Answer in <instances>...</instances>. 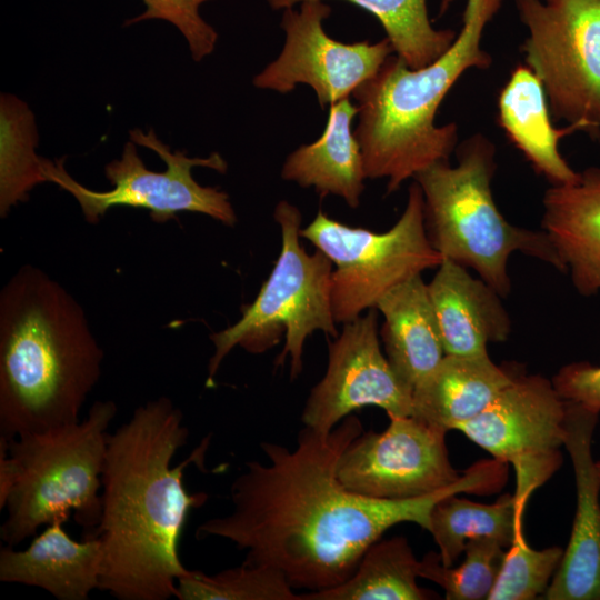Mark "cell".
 I'll return each instance as SVG.
<instances>
[{"instance_id": "52a82bcc", "label": "cell", "mask_w": 600, "mask_h": 600, "mask_svg": "<svg viewBox=\"0 0 600 600\" xmlns=\"http://www.w3.org/2000/svg\"><path fill=\"white\" fill-rule=\"evenodd\" d=\"M273 217L281 230L280 254L256 299L241 307L240 319L210 336L214 352L208 363L207 386L237 346L260 354L283 334L286 342L276 366L289 358L294 379L302 371L306 339L314 331L339 334L331 304L332 262L321 251L308 253L300 244L301 213L296 206L281 200Z\"/></svg>"}, {"instance_id": "5bb4252c", "label": "cell", "mask_w": 600, "mask_h": 600, "mask_svg": "<svg viewBox=\"0 0 600 600\" xmlns=\"http://www.w3.org/2000/svg\"><path fill=\"white\" fill-rule=\"evenodd\" d=\"M378 310L343 323L329 344L323 378L311 389L301 420L304 427L331 432L357 409L376 406L388 417L412 414V390L397 376L381 351Z\"/></svg>"}, {"instance_id": "ffe728a7", "label": "cell", "mask_w": 600, "mask_h": 600, "mask_svg": "<svg viewBox=\"0 0 600 600\" xmlns=\"http://www.w3.org/2000/svg\"><path fill=\"white\" fill-rule=\"evenodd\" d=\"M517 376L489 354H446L414 387L411 416L447 432L457 430L480 414Z\"/></svg>"}, {"instance_id": "44dd1931", "label": "cell", "mask_w": 600, "mask_h": 600, "mask_svg": "<svg viewBox=\"0 0 600 600\" xmlns=\"http://www.w3.org/2000/svg\"><path fill=\"white\" fill-rule=\"evenodd\" d=\"M376 309L384 319L380 330L384 354L413 392L446 356L428 283L416 276L390 290Z\"/></svg>"}, {"instance_id": "f1b7e54d", "label": "cell", "mask_w": 600, "mask_h": 600, "mask_svg": "<svg viewBox=\"0 0 600 600\" xmlns=\"http://www.w3.org/2000/svg\"><path fill=\"white\" fill-rule=\"evenodd\" d=\"M147 7L140 16L127 23L149 19H163L174 24L188 41L193 60L209 56L218 40L216 30L199 13L200 6L209 0H142Z\"/></svg>"}, {"instance_id": "d6986e66", "label": "cell", "mask_w": 600, "mask_h": 600, "mask_svg": "<svg viewBox=\"0 0 600 600\" xmlns=\"http://www.w3.org/2000/svg\"><path fill=\"white\" fill-rule=\"evenodd\" d=\"M498 123L511 143L520 150L533 170L551 186L571 184L579 180L559 151V141L580 124L556 128L550 118L544 88L526 64L517 66L498 96Z\"/></svg>"}, {"instance_id": "cb8c5ba5", "label": "cell", "mask_w": 600, "mask_h": 600, "mask_svg": "<svg viewBox=\"0 0 600 600\" xmlns=\"http://www.w3.org/2000/svg\"><path fill=\"white\" fill-rule=\"evenodd\" d=\"M523 512L514 494L506 493L490 504L452 494L433 507L428 531L439 548L442 564L452 567L471 539H492L508 549L523 531Z\"/></svg>"}, {"instance_id": "6da1fadb", "label": "cell", "mask_w": 600, "mask_h": 600, "mask_svg": "<svg viewBox=\"0 0 600 600\" xmlns=\"http://www.w3.org/2000/svg\"><path fill=\"white\" fill-rule=\"evenodd\" d=\"M363 432L357 416L329 433L303 427L293 449L261 442L268 462L248 461L230 488L232 510L202 522L197 539L229 540L242 563L280 571L293 589L337 587L356 571L366 550L391 527L413 522L428 531L433 507L452 494L492 493L503 483L497 461L481 460L452 484L410 499H372L348 490L339 460Z\"/></svg>"}, {"instance_id": "30bf717a", "label": "cell", "mask_w": 600, "mask_h": 600, "mask_svg": "<svg viewBox=\"0 0 600 600\" xmlns=\"http://www.w3.org/2000/svg\"><path fill=\"white\" fill-rule=\"evenodd\" d=\"M551 114L600 136V0H516Z\"/></svg>"}, {"instance_id": "f546056e", "label": "cell", "mask_w": 600, "mask_h": 600, "mask_svg": "<svg viewBox=\"0 0 600 600\" xmlns=\"http://www.w3.org/2000/svg\"><path fill=\"white\" fill-rule=\"evenodd\" d=\"M551 381L563 400L600 413V366L572 362L563 366Z\"/></svg>"}, {"instance_id": "7402d4cb", "label": "cell", "mask_w": 600, "mask_h": 600, "mask_svg": "<svg viewBox=\"0 0 600 600\" xmlns=\"http://www.w3.org/2000/svg\"><path fill=\"white\" fill-rule=\"evenodd\" d=\"M357 114L358 107L349 98L330 104L323 133L288 156L282 179L303 188L312 187L322 197L338 196L350 208H357L367 179L361 148L352 131Z\"/></svg>"}, {"instance_id": "9c48e42d", "label": "cell", "mask_w": 600, "mask_h": 600, "mask_svg": "<svg viewBox=\"0 0 600 600\" xmlns=\"http://www.w3.org/2000/svg\"><path fill=\"white\" fill-rule=\"evenodd\" d=\"M300 236L334 266L331 304L336 323L357 319L376 308L390 290L443 261L428 239L423 196L417 182L409 187L406 208L388 231L350 227L319 210Z\"/></svg>"}, {"instance_id": "1f68e13d", "label": "cell", "mask_w": 600, "mask_h": 600, "mask_svg": "<svg viewBox=\"0 0 600 600\" xmlns=\"http://www.w3.org/2000/svg\"><path fill=\"white\" fill-rule=\"evenodd\" d=\"M596 468H597L598 474L600 476V460L596 461Z\"/></svg>"}, {"instance_id": "484cf974", "label": "cell", "mask_w": 600, "mask_h": 600, "mask_svg": "<svg viewBox=\"0 0 600 600\" xmlns=\"http://www.w3.org/2000/svg\"><path fill=\"white\" fill-rule=\"evenodd\" d=\"M178 600H300L278 570L242 563L216 574L190 570L177 581Z\"/></svg>"}, {"instance_id": "9a60e30c", "label": "cell", "mask_w": 600, "mask_h": 600, "mask_svg": "<svg viewBox=\"0 0 600 600\" xmlns=\"http://www.w3.org/2000/svg\"><path fill=\"white\" fill-rule=\"evenodd\" d=\"M599 413L567 401L564 447L571 458L577 508L547 600H600V476L591 443Z\"/></svg>"}, {"instance_id": "277c9868", "label": "cell", "mask_w": 600, "mask_h": 600, "mask_svg": "<svg viewBox=\"0 0 600 600\" xmlns=\"http://www.w3.org/2000/svg\"><path fill=\"white\" fill-rule=\"evenodd\" d=\"M453 0H440V13ZM462 26L451 47L430 64L412 69L390 56L352 93L359 121L354 130L367 179H387L391 193L430 166L449 161L458 143L457 123L436 126L442 100L470 69H488L482 48L486 27L502 0H464Z\"/></svg>"}, {"instance_id": "7a4b0ae2", "label": "cell", "mask_w": 600, "mask_h": 600, "mask_svg": "<svg viewBox=\"0 0 600 600\" xmlns=\"http://www.w3.org/2000/svg\"><path fill=\"white\" fill-rule=\"evenodd\" d=\"M182 411L168 397L138 406L109 433L101 476V516L90 538L101 543L99 590L118 600H168L187 569L178 542L188 513L208 500L190 493L186 468L203 463L209 438L172 467L187 443Z\"/></svg>"}, {"instance_id": "4316f807", "label": "cell", "mask_w": 600, "mask_h": 600, "mask_svg": "<svg viewBox=\"0 0 600 600\" xmlns=\"http://www.w3.org/2000/svg\"><path fill=\"white\" fill-rule=\"evenodd\" d=\"M488 538L471 539L466 543L463 562L444 567L437 552H428L419 566V577L440 586L448 600L488 599L503 563L506 550Z\"/></svg>"}, {"instance_id": "2e32d148", "label": "cell", "mask_w": 600, "mask_h": 600, "mask_svg": "<svg viewBox=\"0 0 600 600\" xmlns=\"http://www.w3.org/2000/svg\"><path fill=\"white\" fill-rule=\"evenodd\" d=\"M428 291L446 354H488V343L508 339L511 320L502 297L467 268L443 259Z\"/></svg>"}, {"instance_id": "ac0fdd59", "label": "cell", "mask_w": 600, "mask_h": 600, "mask_svg": "<svg viewBox=\"0 0 600 600\" xmlns=\"http://www.w3.org/2000/svg\"><path fill=\"white\" fill-rule=\"evenodd\" d=\"M542 230L576 290L600 291V168L589 167L571 184L550 186L543 199Z\"/></svg>"}, {"instance_id": "3957f363", "label": "cell", "mask_w": 600, "mask_h": 600, "mask_svg": "<svg viewBox=\"0 0 600 600\" xmlns=\"http://www.w3.org/2000/svg\"><path fill=\"white\" fill-rule=\"evenodd\" d=\"M103 357L79 302L21 267L0 293V437L79 422Z\"/></svg>"}, {"instance_id": "8992f818", "label": "cell", "mask_w": 600, "mask_h": 600, "mask_svg": "<svg viewBox=\"0 0 600 600\" xmlns=\"http://www.w3.org/2000/svg\"><path fill=\"white\" fill-rule=\"evenodd\" d=\"M117 413L112 400L96 401L77 423L8 440L18 480L6 503L1 540L17 547L71 514L90 538L101 516V476L108 429Z\"/></svg>"}, {"instance_id": "8fae6325", "label": "cell", "mask_w": 600, "mask_h": 600, "mask_svg": "<svg viewBox=\"0 0 600 600\" xmlns=\"http://www.w3.org/2000/svg\"><path fill=\"white\" fill-rule=\"evenodd\" d=\"M567 401L541 374H521L477 417L457 430L494 459L512 464L514 497L526 509L531 494L562 464Z\"/></svg>"}, {"instance_id": "83f0119b", "label": "cell", "mask_w": 600, "mask_h": 600, "mask_svg": "<svg viewBox=\"0 0 600 600\" xmlns=\"http://www.w3.org/2000/svg\"><path fill=\"white\" fill-rule=\"evenodd\" d=\"M564 550L532 549L519 532L508 548L488 600H531L544 594L562 560Z\"/></svg>"}, {"instance_id": "ba28073f", "label": "cell", "mask_w": 600, "mask_h": 600, "mask_svg": "<svg viewBox=\"0 0 600 600\" xmlns=\"http://www.w3.org/2000/svg\"><path fill=\"white\" fill-rule=\"evenodd\" d=\"M120 159L104 168L112 188L91 190L76 181L64 169L63 159L54 162L41 159V173L68 191L78 201L87 222L98 223L107 211L117 206L141 208L150 212L154 222L164 223L180 212L202 213L232 227L237 216L229 196L213 187H202L192 177L196 167L210 168L221 173L228 164L219 153L208 158H189L162 143L153 130L129 132Z\"/></svg>"}, {"instance_id": "e0dca14e", "label": "cell", "mask_w": 600, "mask_h": 600, "mask_svg": "<svg viewBox=\"0 0 600 600\" xmlns=\"http://www.w3.org/2000/svg\"><path fill=\"white\" fill-rule=\"evenodd\" d=\"M54 521L23 550L2 547L0 581L43 589L59 600H87L99 590L101 543L98 538L72 539Z\"/></svg>"}, {"instance_id": "7c38bea8", "label": "cell", "mask_w": 600, "mask_h": 600, "mask_svg": "<svg viewBox=\"0 0 600 600\" xmlns=\"http://www.w3.org/2000/svg\"><path fill=\"white\" fill-rule=\"evenodd\" d=\"M331 13L324 0H307L299 9L283 10L286 41L279 57L253 79L260 89L291 92L297 84L310 86L323 109L350 94L373 77L394 52L384 38L343 43L327 34L322 22Z\"/></svg>"}, {"instance_id": "5b68a950", "label": "cell", "mask_w": 600, "mask_h": 600, "mask_svg": "<svg viewBox=\"0 0 600 600\" xmlns=\"http://www.w3.org/2000/svg\"><path fill=\"white\" fill-rule=\"evenodd\" d=\"M457 164L437 162L414 180L423 196L428 239L443 259L472 269L502 298L511 290L510 256L522 252L563 271L547 233L511 224L498 209L491 190L496 146L482 133L457 148Z\"/></svg>"}, {"instance_id": "4dcf8cb0", "label": "cell", "mask_w": 600, "mask_h": 600, "mask_svg": "<svg viewBox=\"0 0 600 600\" xmlns=\"http://www.w3.org/2000/svg\"><path fill=\"white\" fill-rule=\"evenodd\" d=\"M18 480L16 461L8 451V439L0 437V510L6 508L8 498Z\"/></svg>"}, {"instance_id": "603a6c76", "label": "cell", "mask_w": 600, "mask_h": 600, "mask_svg": "<svg viewBox=\"0 0 600 600\" xmlns=\"http://www.w3.org/2000/svg\"><path fill=\"white\" fill-rule=\"evenodd\" d=\"M418 561L404 537L377 540L353 574L341 584L300 594V600H424L432 593L417 583Z\"/></svg>"}, {"instance_id": "d4e9b609", "label": "cell", "mask_w": 600, "mask_h": 600, "mask_svg": "<svg viewBox=\"0 0 600 600\" xmlns=\"http://www.w3.org/2000/svg\"><path fill=\"white\" fill-rule=\"evenodd\" d=\"M274 10L292 8L307 0H266ZM373 14L383 27L397 56L410 68L426 67L453 43L457 32L436 29L427 0H344Z\"/></svg>"}, {"instance_id": "4fadbf2b", "label": "cell", "mask_w": 600, "mask_h": 600, "mask_svg": "<svg viewBox=\"0 0 600 600\" xmlns=\"http://www.w3.org/2000/svg\"><path fill=\"white\" fill-rule=\"evenodd\" d=\"M382 432H362L342 453L338 478L350 491L384 500L426 496L456 482L447 431L413 416L390 417Z\"/></svg>"}]
</instances>
